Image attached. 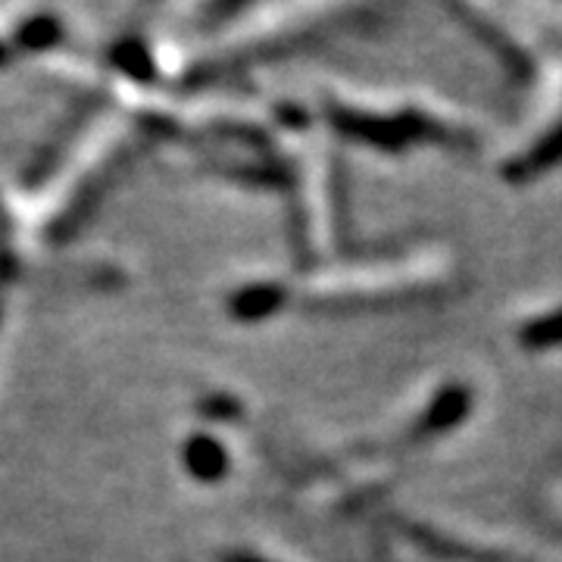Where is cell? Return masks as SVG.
Masks as SVG:
<instances>
[{
  "instance_id": "cell-1",
  "label": "cell",
  "mask_w": 562,
  "mask_h": 562,
  "mask_svg": "<svg viewBox=\"0 0 562 562\" xmlns=\"http://www.w3.org/2000/svg\"><path fill=\"white\" fill-rule=\"evenodd\" d=\"M469 406H472V397H469V391H465V387H460V384L443 387L441 394L435 397V403L428 406V413L422 416L419 435L422 438H435V435L450 431L457 422L465 419Z\"/></svg>"
},
{
  "instance_id": "cell-2",
  "label": "cell",
  "mask_w": 562,
  "mask_h": 562,
  "mask_svg": "<svg viewBox=\"0 0 562 562\" xmlns=\"http://www.w3.org/2000/svg\"><path fill=\"white\" fill-rule=\"evenodd\" d=\"M557 162H562V125L553 128L547 138L538 140L528 150V157L509 166V179H531V176H538L547 166H557Z\"/></svg>"
},
{
  "instance_id": "cell-3",
  "label": "cell",
  "mask_w": 562,
  "mask_h": 562,
  "mask_svg": "<svg viewBox=\"0 0 562 562\" xmlns=\"http://www.w3.org/2000/svg\"><path fill=\"white\" fill-rule=\"evenodd\" d=\"M519 341L528 350H550V347H562V310H553L547 316L531 319L522 328Z\"/></svg>"
},
{
  "instance_id": "cell-4",
  "label": "cell",
  "mask_w": 562,
  "mask_h": 562,
  "mask_svg": "<svg viewBox=\"0 0 562 562\" xmlns=\"http://www.w3.org/2000/svg\"><path fill=\"white\" fill-rule=\"evenodd\" d=\"M188 465L198 472V479H216L225 469V453L216 441L210 438H194L188 443Z\"/></svg>"
},
{
  "instance_id": "cell-5",
  "label": "cell",
  "mask_w": 562,
  "mask_h": 562,
  "mask_svg": "<svg viewBox=\"0 0 562 562\" xmlns=\"http://www.w3.org/2000/svg\"><path fill=\"white\" fill-rule=\"evenodd\" d=\"M225 562H266V560L254 557V553H232V557H225Z\"/></svg>"
},
{
  "instance_id": "cell-6",
  "label": "cell",
  "mask_w": 562,
  "mask_h": 562,
  "mask_svg": "<svg viewBox=\"0 0 562 562\" xmlns=\"http://www.w3.org/2000/svg\"><path fill=\"white\" fill-rule=\"evenodd\" d=\"M0 60H3V47H0Z\"/></svg>"
}]
</instances>
